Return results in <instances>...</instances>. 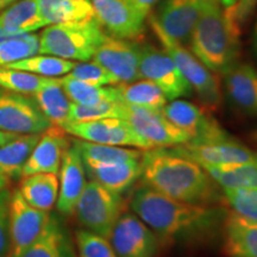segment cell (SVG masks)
I'll return each mask as SVG.
<instances>
[{
  "instance_id": "6da1fadb",
  "label": "cell",
  "mask_w": 257,
  "mask_h": 257,
  "mask_svg": "<svg viewBox=\"0 0 257 257\" xmlns=\"http://www.w3.org/2000/svg\"><path fill=\"white\" fill-rule=\"evenodd\" d=\"M143 181L161 194L197 205L218 198L214 180L199 163L175 150L153 148L141 156Z\"/></svg>"
},
{
  "instance_id": "7a4b0ae2",
  "label": "cell",
  "mask_w": 257,
  "mask_h": 257,
  "mask_svg": "<svg viewBox=\"0 0 257 257\" xmlns=\"http://www.w3.org/2000/svg\"><path fill=\"white\" fill-rule=\"evenodd\" d=\"M130 207L162 240L197 236L220 221V211L217 208L176 200L148 186L136 189Z\"/></svg>"
},
{
  "instance_id": "3957f363",
  "label": "cell",
  "mask_w": 257,
  "mask_h": 257,
  "mask_svg": "<svg viewBox=\"0 0 257 257\" xmlns=\"http://www.w3.org/2000/svg\"><path fill=\"white\" fill-rule=\"evenodd\" d=\"M240 25L230 6L202 2L201 14L193 30L189 47L208 69L224 74L238 63Z\"/></svg>"
},
{
  "instance_id": "277c9868",
  "label": "cell",
  "mask_w": 257,
  "mask_h": 257,
  "mask_svg": "<svg viewBox=\"0 0 257 257\" xmlns=\"http://www.w3.org/2000/svg\"><path fill=\"white\" fill-rule=\"evenodd\" d=\"M106 36L96 18L47 25L40 35V54L86 62Z\"/></svg>"
},
{
  "instance_id": "5b68a950",
  "label": "cell",
  "mask_w": 257,
  "mask_h": 257,
  "mask_svg": "<svg viewBox=\"0 0 257 257\" xmlns=\"http://www.w3.org/2000/svg\"><path fill=\"white\" fill-rule=\"evenodd\" d=\"M150 24L163 49L172 57L176 67L191 85L193 91L197 93L202 104L207 108L218 107L221 102V91L220 82L216 73L208 69L187 48L166 36L153 19H150Z\"/></svg>"
},
{
  "instance_id": "8992f818",
  "label": "cell",
  "mask_w": 257,
  "mask_h": 257,
  "mask_svg": "<svg viewBox=\"0 0 257 257\" xmlns=\"http://www.w3.org/2000/svg\"><path fill=\"white\" fill-rule=\"evenodd\" d=\"M124 211L120 194L98 182H87L75 207L76 217L86 230L108 238Z\"/></svg>"
},
{
  "instance_id": "52a82bcc",
  "label": "cell",
  "mask_w": 257,
  "mask_h": 257,
  "mask_svg": "<svg viewBox=\"0 0 257 257\" xmlns=\"http://www.w3.org/2000/svg\"><path fill=\"white\" fill-rule=\"evenodd\" d=\"M201 167H221L240 165L257 161V153L252 152L226 134L204 141H188L174 149Z\"/></svg>"
},
{
  "instance_id": "ba28073f",
  "label": "cell",
  "mask_w": 257,
  "mask_h": 257,
  "mask_svg": "<svg viewBox=\"0 0 257 257\" xmlns=\"http://www.w3.org/2000/svg\"><path fill=\"white\" fill-rule=\"evenodd\" d=\"M63 128L67 134L87 142L115 147H133L143 150L153 149L124 118L74 121L67 123Z\"/></svg>"
},
{
  "instance_id": "9c48e42d",
  "label": "cell",
  "mask_w": 257,
  "mask_h": 257,
  "mask_svg": "<svg viewBox=\"0 0 257 257\" xmlns=\"http://www.w3.org/2000/svg\"><path fill=\"white\" fill-rule=\"evenodd\" d=\"M50 121L32 96L0 92V130L15 135H41Z\"/></svg>"
},
{
  "instance_id": "30bf717a",
  "label": "cell",
  "mask_w": 257,
  "mask_h": 257,
  "mask_svg": "<svg viewBox=\"0 0 257 257\" xmlns=\"http://www.w3.org/2000/svg\"><path fill=\"white\" fill-rule=\"evenodd\" d=\"M140 76L159 86L167 100L188 96L192 87L166 51L152 46L140 47Z\"/></svg>"
},
{
  "instance_id": "8fae6325",
  "label": "cell",
  "mask_w": 257,
  "mask_h": 257,
  "mask_svg": "<svg viewBox=\"0 0 257 257\" xmlns=\"http://www.w3.org/2000/svg\"><path fill=\"white\" fill-rule=\"evenodd\" d=\"M50 219L49 212L31 206L21 192H15L9 205L11 257H21L46 230Z\"/></svg>"
},
{
  "instance_id": "7c38bea8",
  "label": "cell",
  "mask_w": 257,
  "mask_h": 257,
  "mask_svg": "<svg viewBox=\"0 0 257 257\" xmlns=\"http://www.w3.org/2000/svg\"><path fill=\"white\" fill-rule=\"evenodd\" d=\"M117 257H157L160 240L135 213H123L108 236Z\"/></svg>"
},
{
  "instance_id": "4fadbf2b",
  "label": "cell",
  "mask_w": 257,
  "mask_h": 257,
  "mask_svg": "<svg viewBox=\"0 0 257 257\" xmlns=\"http://www.w3.org/2000/svg\"><path fill=\"white\" fill-rule=\"evenodd\" d=\"M96 21L108 36L136 41L146 30V16L137 11L128 0H91Z\"/></svg>"
},
{
  "instance_id": "5bb4252c",
  "label": "cell",
  "mask_w": 257,
  "mask_h": 257,
  "mask_svg": "<svg viewBox=\"0 0 257 257\" xmlns=\"http://www.w3.org/2000/svg\"><path fill=\"white\" fill-rule=\"evenodd\" d=\"M126 106L125 118L152 148L176 147L187 143L191 137L166 118L162 111Z\"/></svg>"
},
{
  "instance_id": "9a60e30c",
  "label": "cell",
  "mask_w": 257,
  "mask_h": 257,
  "mask_svg": "<svg viewBox=\"0 0 257 257\" xmlns=\"http://www.w3.org/2000/svg\"><path fill=\"white\" fill-rule=\"evenodd\" d=\"M93 61L108 70L119 83H130L141 79L140 47L131 41L107 35L96 49Z\"/></svg>"
},
{
  "instance_id": "2e32d148",
  "label": "cell",
  "mask_w": 257,
  "mask_h": 257,
  "mask_svg": "<svg viewBox=\"0 0 257 257\" xmlns=\"http://www.w3.org/2000/svg\"><path fill=\"white\" fill-rule=\"evenodd\" d=\"M201 8V0H165L152 19L166 36L185 47L191 41Z\"/></svg>"
},
{
  "instance_id": "e0dca14e",
  "label": "cell",
  "mask_w": 257,
  "mask_h": 257,
  "mask_svg": "<svg viewBox=\"0 0 257 257\" xmlns=\"http://www.w3.org/2000/svg\"><path fill=\"white\" fill-rule=\"evenodd\" d=\"M162 112L167 119L191 137L189 141L210 140L224 134L219 124L193 102L180 99L170 100L169 104L167 102L163 107Z\"/></svg>"
},
{
  "instance_id": "ac0fdd59",
  "label": "cell",
  "mask_w": 257,
  "mask_h": 257,
  "mask_svg": "<svg viewBox=\"0 0 257 257\" xmlns=\"http://www.w3.org/2000/svg\"><path fill=\"white\" fill-rule=\"evenodd\" d=\"M68 148L69 141L64 128L51 124L41 134L36 147L25 163L22 176L35 173H51L59 175L63 155Z\"/></svg>"
},
{
  "instance_id": "d6986e66",
  "label": "cell",
  "mask_w": 257,
  "mask_h": 257,
  "mask_svg": "<svg viewBox=\"0 0 257 257\" xmlns=\"http://www.w3.org/2000/svg\"><path fill=\"white\" fill-rule=\"evenodd\" d=\"M60 187L56 206L60 213L70 216L75 212L86 182V170L82 159L75 147H69L64 153L60 168Z\"/></svg>"
},
{
  "instance_id": "ffe728a7",
  "label": "cell",
  "mask_w": 257,
  "mask_h": 257,
  "mask_svg": "<svg viewBox=\"0 0 257 257\" xmlns=\"http://www.w3.org/2000/svg\"><path fill=\"white\" fill-rule=\"evenodd\" d=\"M83 166L91 180L118 194L130 188L142 174L141 159L118 162H83Z\"/></svg>"
},
{
  "instance_id": "44dd1931",
  "label": "cell",
  "mask_w": 257,
  "mask_h": 257,
  "mask_svg": "<svg viewBox=\"0 0 257 257\" xmlns=\"http://www.w3.org/2000/svg\"><path fill=\"white\" fill-rule=\"evenodd\" d=\"M224 79L232 104L243 113L257 115V70L248 63H236Z\"/></svg>"
},
{
  "instance_id": "7402d4cb",
  "label": "cell",
  "mask_w": 257,
  "mask_h": 257,
  "mask_svg": "<svg viewBox=\"0 0 257 257\" xmlns=\"http://www.w3.org/2000/svg\"><path fill=\"white\" fill-rule=\"evenodd\" d=\"M223 250L226 257H257V224L234 212L224 218Z\"/></svg>"
},
{
  "instance_id": "603a6c76",
  "label": "cell",
  "mask_w": 257,
  "mask_h": 257,
  "mask_svg": "<svg viewBox=\"0 0 257 257\" xmlns=\"http://www.w3.org/2000/svg\"><path fill=\"white\" fill-rule=\"evenodd\" d=\"M59 176L51 173H35L23 176L19 192L31 206L49 212L59 197Z\"/></svg>"
},
{
  "instance_id": "cb8c5ba5",
  "label": "cell",
  "mask_w": 257,
  "mask_h": 257,
  "mask_svg": "<svg viewBox=\"0 0 257 257\" xmlns=\"http://www.w3.org/2000/svg\"><path fill=\"white\" fill-rule=\"evenodd\" d=\"M44 27L36 0H21L0 14V30L10 35L30 34Z\"/></svg>"
},
{
  "instance_id": "d4e9b609",
  "label": "cell",
  "mask_w": 257,
  "mask_h": 257,
  "mask_svg": "<svg viewBox=\"0 0 257 257\" xmlns=\"http://www.w3.org/2000/svg\"><path fill=\"white\" fill-rule=\"evenodd\" d=\"M31 96L50 124L63 127L68 123L72 101L63 91L60 79L49 78L46 85Z\"/></svg>"
},
{
  "instance_id": "484cf974",
  "label": "cell",
  "mask_w": 257,
  "mask_h": 257,
  "mask_svg": "<svg viewBox=\"0 0 257 257\" xmlns=\"http://www.w3.org/2000/svg\"><path fill=\"white\" fill-rule=\"evenodd\" d=\"M47 25L95 18L91 0H36Z\"/></svg>"
},
{
  "instance_id": "4316f807",
  "label": "cell",
  "mask_w": 257,
  "mask_h": 257,
  "mask_svg": "<svg viewBox=\"0 0 257 257\" xmlns=\"http://www.w3.org/2000/svg\"><path fill=\"white\" fill-rule=\"evenodd\" d=\"M40 137L41 135H19L0 146V173L10 179L22 176L25 163Z\"/></svg>"
},
{
  "instance_id": "83f0119b",
  "label": "cell",
  "mask_w": 257,
  "mask_h": 257,
  "mask_svg": "<svg viewBox=\"0 0 257 257\" xmlns=\"http://www.w3.org/2000/svg\"><path fill=\"white\" fill-rule=\"evenodd\" d=\"M60 82L69 100L74 104L91 106L101 102L120 101L118 85L95 86L69 78L67 75L60 79Z\"/></svg>"
},
{
  "instance_id": "f1b7e54d",
  "label": "cell",
  "mask_w": 257,
  "mask_h": 257,
  "mask_svg": "<svg viewBox=\"0 0 257 257\" xmlns=\"http://www.w3.org/2000/svg\"><path fill=\"white\" fill-rule=\"evenodd\" d=\"M118 89L120 101L127 106L162 111L168 101L159 86L147 79L130 83H118Z\"/></svg>"
},
{
  "instance_id": "f546056e",
  "label": "cell",
  "mask_w": 257,
  "mask_h": 257,
  "mask_svg": "<svg viewBox=\"0 0 257 257\" xmlns=\"http://www.w3.org/2000/svg\"><path fill=\"white\" fill-rule=\"evenodd\" d=\"M204 168L223 189H257V161L240 165Z\"/></svg>"
},
{
  "instance_id": "4dcf8cb0",
  "label": "cell",
  "mask_w": 257,
  "mask_h": 257,
  "mask_svg": "<svg viewBox=\"0 0 257 257\" xmlns=\"http://www.w3.org/2000/svg\"><path fill=\"white\" fill-rule=\"evenodd\" d=\"M40 54V36L35 34L10 35L0 30V67Z\"/></svg>"
},
{
  "instance_id": "1f68e13d",
  "label": "cell",
  "mask_w": 257,
  "mask_h": 257,
  "mask_svg": "<svg viewBox=\"0 0 257 257\" xmlns=\"http://www.w3.org/2000/svg\"><path fill=\"white\" fill-rule=\"evenodd\" d=\"M73 146L76 148L83 162H118V161L140 160L142 156V152L137 149L92 143L79 138L74 141Z\"/></svg>"
},
{
  "instance_id": "d6a6232c",
  "label": "cell",
  "mask_w": 257,
  "mask_h": 257,
  "mask_svg": "<svg viewBox=\"0 0 257 257\" xmlns=\"http://www.w3.org/2000/svg\"><path fill=\"white\" fill-rule=\"evenodd\" d=\"M74 66H75L74 61L64 60L57 56L44 55V54L42 55L37 54V55L10 63L4 67L24 70V72L46 76V78H57V76L67 75L74 68Z\"/></svg>"
},
{
  "instance_id": "836d02e7",
  "label": "cell",
  "mask_w": 257,
  "mask_h": 257,
  "mask_svg": "<svg viewBox=\"0 0 257 257\" xmlns=\"http://www.w3.org/2000/svg\"><path fill=\"white\" fill-rule=\"evenodd\" d=\"M49 78L24 70L0 67V87L10 92L32 95L46 85Z\"/></svg>"
},
{
  "instance_id": "e575fe53",
  "label": "cell",
  "mask_w": 257,
  "mask_h": 257,
  "mask_svg": "<svg viewBox=\"0 0 257 257\" xmlns=\"http://www.w3.org/2000/svg\"><path fill=\"white\" fill-rule=\"evenodd\" d=\"M21 257H64V239L55 221L50 219L46 230Z\"/></svg>"
},
{
  "instance_id": "d590c367",
  "label": "cell",
  "mask_w": 257,
  "mask_h": 257,
  "mask_svg": "<svg viewBox=\"0 0 257 257\" xmlns=\"http://www.w3.org/2000/svg\"><path fill=\"white\" fill-rule=\"evenodd\" d=\"M126 106L121 101L101 102L98 105H79L72 102L68 123L102 119V118H125Z\"/></svg>"
},
{
  "instance_id": "8d00e7d4",
  "label": "cell",
  "mask_w": 257,
  "mask_h": 257,
  "mask_svg": "<svg viewBox=\"0 0 257 257\" xmlns=\"http://www.w3.org/2000/svg\"><path fill=\"white\" fill-rule=\"evenodd\" d=\"M224 197L232 212L257 224V189L226 188Z\"/></svg>"
},
{
  "instance_id": "74e56055",
  "label": "cell",
  "mask_w": 257,
  "mask_h": 257,
  "mask_svg": "<svg viewBox=\"0 0 257 257\" xmlns=\"http://www.w3.org/2000/svg\"><path fill=\"white\" fill-rule=\"evenodd\" d=\"M79 257H117L110 240L88 230L75 232Z\"/></svg>"
},
{
  "instance_id": "f35d334b",
  "label": "cell",
  "mask_w": 257,
  "mask_h": 257,
  "mask_svg": "<svg viewBox=\"0 0 257 257\" xmlns=\"http://www.w3.org/2000/svg\"><path fill=\"white\" fill-rule=\"evenodd\" d=\"M67 76L95 86H114L119 83L108 70L94 61L75 63L74 68L67 74Z\"/></svg>"
},
{
  "instance_id": "ab89813d",
  "label": "cell",
  "mask_w": 257,
  "mask_h": 257,
  "mask_svg": "<svg viewBox=\"0 0 257 257\" xmlns=\"http://www.w3.org/2000/svg\"><path fill=\"white\" fill-rule=\"evenodd\" d=\"M11 194L8 189L0 192V257H11L9 205Z\"/></svg>"
},
{
  "instance_id": "60d3db41",
  "label": "cell",
  "mask_w": 257,
  "mask_h": 257,
  "mask_svg": "<svg viewBox=\"0 0 257 257\" xmlns=\"http://www.w3.org/2000/svg\"><path fill=\"white\" fill-rule=\"evenodd\" d=\"M256 4L257 0H237L233 5L230 6L231 12L239 25H242L248 19Z\"/></svg>"
},
{
  "instance_id": "b9f144b4",
  "label": "cell",
  "mask_w": 257,
  "mask_h": 257,
  "mask_svg": "<svg viewBox=\"0 0 257 257\" xmlns=\"http://www.w3.org/2000/svg\"><path fill=\"white\" fill-rule=\"evenodd\" d=\"M130 4L134 6L137 11H140L143 16L149 15L150 10H152L153 5L155 4L157 0H128Z\"/></svg>"
},
{
  "instance_id": "7bdbcfd3",
  "label": "cell",
  "mask_w": 257,
  "mask_h": 257,
  "mask_svg": "<svg viewBox=\"0 0 257 257\" xmlns=\"http://www.w3.org/2000/svg\"><path fill=\"white\" fill-rule=\"evenodd\" d=\"M17 136H19V135L5 133V131L0 130V146H3V144L10 142V141H12L14 138H16Z\"/></svg>"
},
{
  "instance_id": "ee69618b",
  "label": "cell",
  "mask_w": 257,
  "mask_h": 257,
  "mask_svg": "<svg viewBox=\"0 0 257 257\" xmlns=\"http://www.w3.org/2000/svg\"><path fill=\"white\" fill-rule=\"evenodd\" d=\"M201 2L207 3V4H220L223 6L233 5L237 0H201Z\"/></svg>"
},
{
  "instance_id": "f6af8a7d",
  "label": "cell",
  "mask_w": 257,
  "mask_h": 257,
  "mask_svg": "<svg viewBox=\"0 0 257 257\" xmlns=\"http://www.w3.org/2000/svg\"><path fill=\"white\" fill-rule=\"evenodd\" d=\"M10 181H11V179L3 174V173H0V192L8 189L10 186Z\"/></svg>"
},
{
  "instance_id": "bcb514c9",
  "label": "cell",
  "mask_w": 257,
  "mask_h": 257,
  "mask_svg": "<svg viewBox=\"0 0 257 257\" xmlns=\"http://www.w3.org/2000/svg\"><path fill=\"white\" fill-rule=\"evenodd\" d=\"M16 2V0H0V10L5 9L6 6H9L10 4H12V3Z\"/></svg>"
},
{
  "instance_id": "7dc6e473",
  "label": "cell",
  "mask_w": 257,
  "mask_h": 257,
  "mask_svg": "<svg viewBox=\"0 0 257 257\" xmlns=\"http://www.w3.org/2000/svg\"><path fill=\"white\" fill-rule=\"evenodd\" d=\"M256 141H257V135H256Z\"/></svg>"
}]
</instances>
